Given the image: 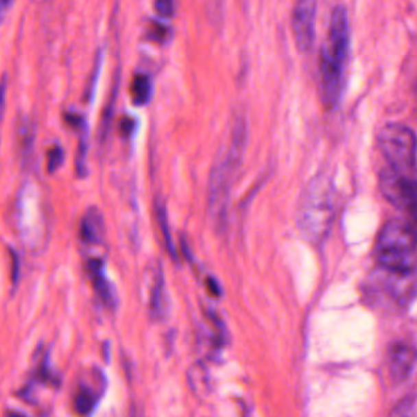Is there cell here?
I'll return each instance as SVG.
<instances>
[{
    "instance_id": "1",
    "label": "cell",
    "mask_w": 417,
    "mask_h": 417,
    "mask_svg": "<svg viewBox=\"0 0 417 417\" xmlns=\"http://www.w3.org/2000/svg\"><path fill=\"white\" fill-rule=\"evenodd\" d=\"M247 145V123L238 119L230 133V143L219 154L213 167L208 183V208L215 225L219 228L225 226L230 189L243 161Z\"/></svg>"
},
{
    "instance_id": "2",
    "label": "cell",
    "mask_w": 417,
    "mask_h": 417,
    "mask_svg": "<svg viewBox=\"0 0 417 417\" xmlns=\"http://www.w3.org/2000/svg\"><path fill=\"white\" fill-rule=\"evenodd\" d=\"M374 252L381 269L414 274L417 267V230L406 219H390L379 232Z\"/></svg>"
},
{
    "instance_id": "3",
    "label": "cell",
    "mask_w": 417,
    "mask_h": 417,
    "mask_svg": "<svg viewBox=\"0 0 417 417\" xmlns=\"http://www.w3.org/2000/svg\"><path fill=\"white\" fill-rule=\"evenodd\" d=\"M379 147L388 167L401 175L414 177L416 171L417 138L409 127L388 123L379 134Z\"/></svg>"
},
{
    "instance_id": "4",
    "label": "cell",
    "mask_w": 417,
    "mask_h": 417,
    "mask_svg": "<svg viewBox=\"0 0 417 417\" xmlns=\"http://www.w3.org/2000/svg\"><path fill=\"white\" fill-rule=\"evenodd\" d=\"M332 191L324 181H315L309 188L304 199L299 227L304 236L311 241H318L326 236L333 217Z\"/></svg>"
},
{
    "instance_id": "5",
    "label": "cell",
    "mask_w": 417,
    "mask_h": 417,
    "mask_svg": "<svg viewBox=\"0 0 417 417\" xmlns=\"http://www.w3.org/2000/svg\"><path fill=\"white\" fill-rule=\"evenodd\" d=\"M379 189L393 206L401 210L406 221L417 230V182L385 167L379 175Z\"/></svg>"
},
{
    "instance_id": "6",
    "label": "cell",
    "mask_w": 417,
    "mask_h": 417,
    "mask_svg": "<svg viewBox=\"0 0 417 417\" xmlns=\"http://www.w3.org/2000/svg\"><path fill=\"white\" fill-rule=\"evenodd\" d=\"M318 15L316 0H296L291 12V29L296 48L302 53L313 49Z\"/></svg>"
},
{
    "instance_id": "7",
    "label": "cell",
    "mask_w": 417,
    "mask_h": 417,
    "mask_svg": "<svg viewBox=\"0 0 417 417\" xmlns=\"http://www.w3.org/2000/svg\"><path fill=\"white\" fill-rule=\"evenodd\" d=\"M322 48L335 60L346 65L350 48V28L346 6L337 5L331 15L329 40Z\"/></svg>"
},
{
    "instance_id": "8",
    "label": "cell",
    "mask_w": 417,
    "mask_h": 417,
    "mask_svg": "<svg viewBox=\"0 0 417 417\" xmlns=\"http://www.w3.org/2000/svg\"><path fill=\"white\" fill-rule=\"evenodd\" d=\"M318 66L321 97L326 106L333 108L338 103L342 93L344 65L335 60L324 48H321Z\"/></svg>"
},
{
    "instance_id": "9",
    "label": "cell",
    "mask_w": 417,
    "mask_h": 417,
    "mask_svg": "<svg viewBox=\"0 0 417 417\" xmlns=\"http://www.w3.org/2000/svg\"><path fill=\"white\" fill-rule=\"evenodd\" d=\"M390 374L396 381H404L412 373L417 360V351L414 346L398 342L390 346Z\"/></svg>"
},
{
    "instance_id": "10",
    "label": "cell",
    "mask_w": 417,
    "mask_h": 417,
    "mask_svg": "<svg viewBox=\"0 0 417 417\" xmlns=\"http://www.w3.org/2000/svg\"><path fill=\"white\" fill-rule=\"evenodd\" d=\"M87 271L94 291L98 294L99 299L104 302L108 307H114L117 305V298H116L115 289L111 285L104 271V263L100 259H92L87 263Z\"/></svg>"
},
{
    "instance_id": "11",
    "label": "cell",
    "mask_w": 417,
    "mask_h": 417,
    "mask_svg": "<svg viewBox=\"0 0 417 417\" xmlns=\"http://www.w3.org/2000/svg\"><path fill=\"white\" fill-rule=\"evenodd\" d=\"M104 219L98 208H89L80 225V238L89 246L100 244L104 238Z\"/></svg>"
},
{
    "instance_id": "12",
    "label": "cell",
    "mask_w": 417,
    "mask_h": 417,
    "mask_svg": "<svg viewBox=\"0 0 417 417\" xmlns=\"http://www.w3.org/2000/svg\"><path fill=\"white\" fill-rule=\"evenodd\" d=\"M152 92H153V86L148 75L137 73L133 77L130 89L133 104L137 106L148 104L149 100L152 98Z\"/></svg>"
},
{
    "instance_id": "13",
    "label": "cell",
    "mask_w": 417,
    "mask_h": 417,
    "mask_svg": "<svg viewBox=\"0 0 417 417\" xmlns=\"http://www.w3.org/2000/svg\"><path fill=\"white\" fill-rule=\"evenodd\" d=\"M17 143L23 159L29 158L36 138V126L29 120L22 121L17 128Z\"/></svg>"
},
{
    "instance_id": "14",
    "label": "cell",
    "mask_w": 417,
    "mask_h": 417,
    "mask_svg": "<svg viewBox=\"0 0 417 417\" xmlns=\"http://www.w3.org/2000/svg\"><path fill=\"white\" fill-rule=\"evenodd\" d=\"M165 285L163 274H158L154 282L153 288L150 291V313L153 318H163L166 307H165Z\"/></svg>"
},
{
    "instance_id": "15",
    "label": "cell",
    "mask_w": 417,
    "mask_h": 417,
    "mask_svg": "<svg viewBox=\"0 0 417 417\" xmlns=\"http://www.w3.org/2000/svg\"><path fill=\"white\" fill-rule=\"evenodd\" d=\"M65 161V152L60 145L55 144L47 152V170L49 174H54L55 171L59 170L61 165Z\"/></svg>"
},
{
    "instance_id": "16",
    "label": "cell",
    "mask_w": 417,
    "mask_h": 417,
    "mask_svg": "<svg viewBox=\"0 0 417 417\" xmlns=\"http://www.w3.org/2000/svg\"><path fill=\"white\" fill-rule=\"evenodd\" d=\"M94 396L89 390L83 388L78 392L75 399V407L80 415H88L94 406Z\"/></svg>"
},
{
    "instance_id": "17",
    "label": "cell",
    "mask_w": 417,
    "mask_h": 417,
    "mask_svg": "<svg viewBox=\"0 0 417 417\" xmlns=\"http://www.w3.org/2000/svg\"><path fill=\"white\" fill-rule=\"evenodd\" d=\"M149 37L152 40H156L159 43H163L165 40L170 38V31L169 28L164 26L160 22H152L149 27Z\"/></svg>"
},
{
    "instance_id": "18",
    "label": "cell",
    "mask_w": 417,
    "mask_h": 417,
    "mask_svg": "<svg viewBox=\"0 0 417 417\" xmlns=\"http://www.w3.org/2000/svg\"><path fill=\"white\" fill-rule=\"evenodd\" d=\"M154 9L160 17L169 19L175 12V0H155Z\"/></svg>"
},
{
    "instance_id": "19",
    "label": "cell",
    "mask_w": 417,
    "mask_h": 417,
    "mask_svg": "<svg viewBox=\"0 0 417 417\" xmlns=\"http://www.w3.org/2000/svg\"><path fill=\"white\" fill-rule=\"evenodd\" d=\"M159 222L160 227H161L163 233H164L166 246H167V248H169V252L172 254L174 259H176L175 248H174L172 239H171L170 232H169V222H167V217H166V213H165L164 208H159Z\"/></svg>"
},
{
    "instance_id": "20",
    "label": "cell",
    "mask_w": 417,
    "mask_h": 417,
    "mask_svg": "<svg viewBox=\"0 0 417 417\" xmlns=\"http://www.w3.org/2000/svg\"><path fill=\"white\" fill-rule=\"evenodd\" d=\"M11 257V282L12 285H16L20 278V271H21V266H20V258L17 255V252L14 249H9Z\"/></svg>"
},
{
    "instance_id": "21",
    "label": "cell",
    "mask_w": 417,
    "mask_h": 417,
    "mask_svg": "<svg viewBox=\"0 0 417 417\" xmlns=\"http://www.w3.org/2000/svg\"><path fill=\"white\" fill-rule=\"evenodd\" d=\"M64 119L66 123L73 130H84V120L82 116L75 112H66Z\"/></svg>"
},
{
    "instance_id": "22",
    "label": "cell",
    "mask_w": 417,
    "mask_h": 417,
    "mask_svg": "<svg viewBox=\"0 0 417 417\" xmlns=\"http://www.w3.org/2000/svg\"><path fill=\"white\" fill-rule=\"evenodd\" d=\"M6 87H8V82H6L5 77H3V80L0 81V119H1L4 106H5Z\"/></svg>"
},
{
    "instance_id": "23",
    "label": "cell",
    "mask_w": 417,
    "mask_h": 417,
    "mask_svg": "<svg viewBox=\"0 0 417 417\" xmlns=\"http://www.w3.org/2000/svg\"><path fill=\"white\" fill-rule=\"evenodd\" d=\"M206 287H208V291L210 294H213V296H219V283H217L214 278H208V281H206Z\"/></svg>"
},
{
    "instance_id": "24",
    "label": "cell",
    "mask_w": 417,
    "mask_h": 417,
    "mask_svg": "<svg viewBox=\"0 0 417 417\" xmlns=\"http://www.w3.org/2000/svg\"><path fill=\"white\" fill-rule=\"evenodd\" d=\"M132 130H133V120L131 119H125V120L121 122V131L123 132L125 134H130Z\"/></svg>"
},
{
    "instance_id": "25",
    "label": "cell",
    "mask_w": 417,
    "mask_h": 417,
    "mask_svg": "<svg viewBox=\"0 0 417 417\" xmlns=\"http://www.w3.org/2000/svg\"><path fill=\"white\" fill-rule=\"evenodd\" d=\"M6 417H27V416H26V415H23V414H21V412H9V414H8V415H6Z\"/></svg>"
},
{
    "instance_id": "26",
    "label": "cell",
    "mask_w": 417,
    "mask_h": 417,
    "mask_svg": "<svg viewBox=\"0 0 417 417\" xmlns=\"http://www.w3.org/2000/svg\"><path fill=\"white\" fill-rule=\"evenodd\" d=\"M12 0H0V5L1 6H8L10 4Z\"/></svg>"
},
{
    "instance_id": "27",
    "label": "cell",
    "mask_w": 417,
    "mask_h": 417,
    "mask_svg": "<svg viewBox=\"0 0 417 417\" xmlns=\"http://www.w3.org/2000/svg\"><path fill=\"white\" fill-rule=\"evenodd\" d=\"M0 17H1V16H0Z\"/></svg>"
}]
</instances>
